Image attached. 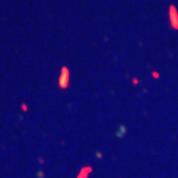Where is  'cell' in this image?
<instances>
[{
  "mask_svg": "<svg viewBox=\"0 0 178 178\" xmlns=\"http://www.w3.org/2000/svg\"><path fill=\"white\" fill-rule=\"evenodd\" d=\"M69 79H70V73H69L67 67H62L61 75H60V87L66 88L69 84Z\"/></svg>",
  "mask_w": 178,
  "mask_h": 178,
  "instance_id": "obj_1",
  "label": "cell"
}]
</instances>
